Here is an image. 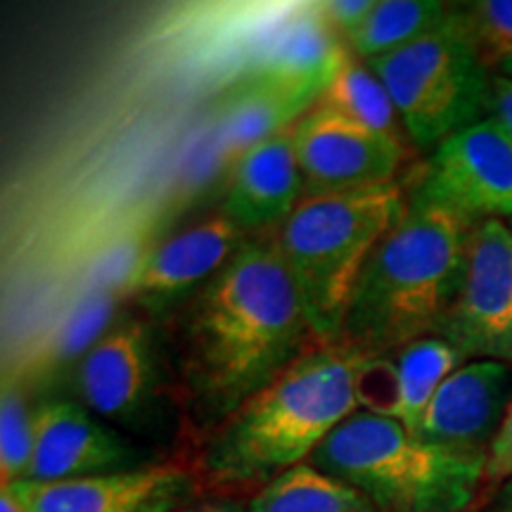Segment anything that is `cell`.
Wrapping results in <instances>:
<instances>
[{
	"label": "cell",
	"mask_w": 512,
	"mask_h": 512,
	"mask_svg": "<svg viewBox=\"0 0 512 512\" xmlns=\"http://www.w3.org/2000/svg\"><path fill=\"white\" fill-rule=\"evenodd\" d=\"M171 347L185 408L211 432L318 347L275 240H247L178 306Z\"/></svg>",
	"instance_id": "1"
},
{
	"label": "cell",
	"mask_w": 512,
	"mask_h": 512,
	"mask_svg": "<svg viewBox=\"0 0 512 512\" xmlns=\"http://www.w3.org/2000/svg\"><path fill=\"white\" fill-rule=\"evenodd\" d=\"M370 356L344 342L318 344L209 434L202 472L223 489H264L309 463L332 432L361 411L358 380Z\"/></svg>",
	"instance_id": "2"
},
{
	"label": "cell",
	"mask_w": 512,
	"mask_h": 512,
	"mask_svg": "<svg viewBox=\"0 0 512 512\" xmlns=\"http://www.w3.org/2000/svg\"><path fill=\"white\" fill-rule=\"evenodd\" d=\"M475 223L413 183L401 221L358 278L339 342L387 358L415 339L434 337L456 297Z\"/></svg>",
	"instance_id": "3"
},
{
	"label": "cell",
	"mask_w": 512,
	"mask_h": 512,
	"mask_svg": "<svg viewBox=\"0 0 512 512\" xmlns=\"http://www.w3.org/2000/svg\"><path fill=\"white\" fill-rule=\"evenodd\" d=\"M406 207L408 190L394 181L311 197L280 226L275 245L318 344L342 339L358 278Z\"/></svg>",
	"instance_id": "4"
},
{
	"label": "cell",
	"mask_w": 512,
	"mask_h": 512,
	"mask_svg": "<svg viewBox=\"0 0 512 512\" xmlns=\"http://www.w3.org/2000/svg\"><path fill=\"white\" fill-rule=\"evenodd\" d=\"M311 465L361 491L377 512H465L486 484V458L420 439L389 415L356 411Z\"/></svg>",
	"instance_id": "5"
},
{
	"label": "cell",
	"mask_w": 512,
	"mask_h": 512,
	"mask_svg": "<svg viewBox=\"0 0 512 512\" xmlns=\"http://www.w3.org/2000/svg\"><path fill=\"white\" fill-rule=\"evenodd\" d=\"M368 67L392 95L406 136L418 150H437L448 136L489 114L494 76L479 57L460 8H451L437 27L370 60Z\"/></svg>",
	"instance_id": "6"
},
{
	"label": "cell",
	"mask_w": 512,
	"mask_h": 512,
	"mask_svg": "<svg viewBox=\"0 0 512 512\" xmlns=\"http://www.w3.org/2000/svg\"><path fill=\"white\" fill-rule=\"evenodd\" d=\"M434 337L465 361L512 366V228L505 221L475 223L456 297Z\"/></svg>",
	"instance_id": "7"
},
{
	"label": "cell",
	"mask_w": 512,
	"mask_h": 512,
	"mask_svg": "<svg viewBox=\"0 0 512 512\" xmlns=\"http://www.w3.org/2000/svg\"><path fill=\"white\" fill-rule=\"evenodd\" d=\"M292 140L304 200L394 183L408 157L403 140L368 131L320 105L292 126Z\"/></svg>",
	"instance_id": "8"
},
{
	"label": "cell",
	"mask_w": 512,
	"mask_h": 512,
	"mask_svg": "<svg viewBox=\"0 0 512 512\" xmlns=\"http://www.w3.org/2000/svg\"><path fill=\"white\" fill-rule=\"evenodd\" d=\"M415 183L475 221H512V133L494 117L453 133Z\"/></svg>",
	"instance_id": "9"
},
{
	"label": "cell",
	"mask_w": 512,
	"mask_h": 512,
	"mask_svg": "<svg viewBox=\"0 0 512 512\" xmlns=\"http://www.w3.org/2000/svg\"><path fill=\"white\" fill-rule=\"evenodd\" d=\"M159 354L155 332L145 320L114 325L76 366V389L98 418L119 425H143L159 396Z\"/></svg>",
	"instance_id": "10"
},
{
	"label": "cell",
	"mask_w": 512,
	"mask_h": 512,
	"mask_svg": "<svg viewBox=\"0 0 512 512\" xmlns=\"http://www.w3.org/2000/svg\"><path fill=\"white\" fill-rule=\"evenodd\" d=\"M190 472L171 465H143L62 482L5 486L24 512H176L192 494Z\"/></svg>",
	"instance_id": "11"
},
{
	"label": "cell",
	"mask_w": 512,
	"mask_h": 512,
	"mask_svg": "<svg viewBox=\"0 0 512 512\" xmlns=\"http://www.w3.org/2000/svg\"><path fill=\"white\" fill-rule=\"evenodd\" d=\"M138 463L136 448L91 408L72 399L36 403L34 456L24 479L62 482L143 467Z\"/></svg>",
	"instance_id": "12"
},
{
	"label": "cell",
	"mask_w": 512,
	"mask_h": 512,
	"mask_svg": "<svg viewBox=\"0 0 512 512\" xmlns=\"http://www.w3.org/2000/svg\"><path fill=\"white\" fill-rule=\"evenodd\" d=\"M245 242V233L223 214L192 223L174 238L155 245L121 297L131 299L150 316L176 311L207 285Z\"/></svg>",
	"instance_id": "13"
},
{
	"label": "cell",
	"mask_w": 512,
	"mask_h": 512,
	"mask_svg": "<svg viewBox=\"0 0 512 512\" xmlns=\"http://www.w3.org/2000/svg\"><path fill=\"white\" fill-rule=\"evenodd\" d=\"M512 403V366L467 361L437 389L415 434L463 456H484Z\"/></svg>",
	"instance_id": "14"
},
{
	"label": "cell",
	"mask_w": 512,
	"mask_h": 512,
	"mask_svg": "<svg viewBox=\"0 0 512 512\" xmlns=\"http://www.w3.org/2000/svg\"><path fill=\"white\" fill-rule=\"evenodd\" d=\"M304 202V178L292 128L249 147L230 166L221 214L249 235L283 223Z\"/></svg>",
	"instance_id": "15"
},
{
	"label": "cell",
	"mask_w": 512,
	"mask_h": 512,
	"mask_svg": "<svg viewBox=\"0 0 512 512\" xmlns=\"http://www.w3.org/2000/svg\"><path fill=\"white\" fill-rule=\"evenodd\" d=\"M318 98L278 81L247 76L216 107L221 145L233 157L268 138L290 131Z\"/></svg>",
	"instance_id": "16"
},
{
	"label": "cell",
	"mask_w": 512,
	"mask_h": 512,
	"mask_svg": "<svg viewBox=\"0 0 512 512\" xmlns=\"http://www.w3.org/2000/svg\"><path fill=\"white\" fill-rule=\"evenodd\" d=\"M247 512H377V508L354 486L302 463L256 491Z\"/></svg>",
	"instance_id": "17"
},
{
	"label": "cell",
	"mask_w": 512,
	"mask_h": 512,
	"mask_svg": "<svg viewBox=\"0 0 512 512\" xmlns=\"http://www.w3.org/2000/svg\"><path fill=\"white\" fill-rule=\"evenodd\" d=\"M396 373V418L415 432L422 415L451 373L467 363L458 349L439 337H422L387 356Z\"/></svg>",
	"instance_id": "18"
},
{
	"label": "cell",
	"mask_w": 512,
	"mask_h": 512,
	"mask_svg": "<svg viewBox=\"0 0 512 512\" xmlns=\"http://www.w3.org/2000/svg\"><path fill=\"white\" fill-rule=\"evenodd\" d=\"M114 302L117 294H83L81 302L64 313L27 356V380L53 375L72 361L81 363L83 356L107 335Z\"/></svg>",
	"instance_id": "19"
},
{
	"label": "cell",
	"mask_w": 512,
	"mask_h": 512,
	"mask_svg": "<svg viewBox=\"0 0 512 512\" xmlns=\"http://www.w3.org/2000/svg\"><path fill=\"white\" fill-rule=\"evenodd\" d=\"M316 105L342 114L344 119L380 136L403 140V143L408 138L392 95L387 93L380 76L368 67V62L358 60L351 53L332 76Z\"/></svg>",
	"instance_id": "20"
},
{
	"label": "cell",
	"mask_w": 512,
	"mask_h": 512,
	"mask_svg": "<svg viewBox=\"0 0 512 512\" xmlns=\"http://www.w3.org/2000/svg\"><path fill=\"white\" fill-rule=\"evenodd\" d=\"M152 219H133L95 242L76 268V285L83 294H124L145 256L155 249Z\"/></svg>",
	"instance_id": "21"
},
{
	"label": "cell",
	"mask_w": 512,
	"mask_h": 512,
	"mask_svg": "<svg viewBox=\"0 0 512 512\" xmlns=\"http://www.w3.org/2000/svg\"><path fill=\"white\" fill-rule=\"evenodd\" d=\"M448 10L434 0H377L366 24L347 41L349 53L363 62L394 53L437 27Z\"/></svg>",
	"instance_id": "22"
},
{
	"label": "cell",
	"mask_w": 512,
	"mask_h": 512,
	"mask_svg": "<svg viewBox=\"0 0 512 512\" xmlns=\"http://www.w3.org/2000/svg\"><path fill=\"white\" fill-rule=\"evenodd\" d=\"M34 415L27 389L17 380L3 382L0 399V479L5 486L27 477L34 456Z\"/></svg>",
	"instance_id": "23"
},
{
	"label": "cell",
	"mask_w": 512,
	"mask_h": 512,
	"mask_svg": "<svg viewBox=\"0 0 512 512\" xmlns=\"http://www.w3.org/2000/svg\"><path fill=\"white\" fill-rule=\"evenodd\" d=\"M467 31L486 67H501L512 57V0H477L460 5Z\"/></svg>",
	"instance_id": "24"
},
{
	"label": "cell",
	"mask_w": 512,
	"mask_h": 512,
	"mask_svg": "<svg viewBox=\"0 0 512 512\" xmlns=\"http://www.w3.org/2000/svg\"><path fill=\"white\" fill-rule=\"evenodd\" d=\"M375 3L377 0H328V3H318V10L328 27L347 43L366 24L370 12L375 10Z\"/></svg>",
	"instance_id": "25"
},
{
	"label": "cell",
	"mask_w": 512,
	"mask_h": 512,
	"mask_svg": "<svg viewBox=\"0 0 512 512\" xmlns=\"http://www.w3.org/2000/svg\"><path fill=\"white\" fill-rule=\"evenodd\" d=\"M508 479H512V403L486 453V484H505Z\"/></svg>",
	"instance_id": "26"
},
{
	"label": "cell",
	"mask_w": 512,
	"mask_h": 512,
	"mask_svg": "<svg viewBox=\"0 0 512 512\" xmlns=\"http://www.w3.org/2000/svg\"><path fill=\"white\" fill-rule=\"evenodd\" d=\"M489 117H494L505 131L512 133V79L498 74L491 81Z\"/></svg>",
	"instance_id": "27"
},
{
	"label": "cell",
	"mask_w": 512,
	"mask_h": 512,
	"mask_svg": "<svg viewBox=\"0 0 512 512\" xmlns=\"http://www.w3.org/2000/svg\"><path fill=\"white\" fill-rule=\"evenodd\" d=\"M176 512H247V508L238 501H226V498H216V501H202L185 505Z\"/></svg>",
	"instance_id": "28"
},
{
	"label": "cell",
	"mask_w": 512,
	"mask_h": 512,
	"mask_svg": "<svg viewBox=\"0 0 512 512\" xmlns=\"http://www.w3.org/2000/svg\"><path fill=\"white\" fill-rule=\"evenodd\" d=\"M496 512H512V479L503 484L496 498Z\"/></svg>",
	"instance_id": "29"
},
{
	"label": "cell",
	"mask_w": 512,
	"mask_h": 512,
	"mask_svg": "<svg viewBox=\"0 0 512 512\" xmlns=\"http://www.w3.org/2000/svg\"><path fill=\"white\" fill-rule=\"evenodd\" d=\"M0 512H24V510L12 501L8 491H0Z\"/></svg>",
	"instance_id": "30"
},
{
	"label": "cell",
	"mask_w": 512,
	"mask_h": 512,
	"mask_svg": "<svg viewBox=\"0 0 512 512\" xmlns=\"http://www.w3.org/2000/svg\"><path fill=\"white\" fill-rule=\"evenodd\" d=\"M498 69H501L503 76H508V79H512V57H510V60H505Z\"/></svg>",
	"instance_id": "31"
},
{
	"label": "cell",
	"mask_w": 512,
	"mask_h": 512,
	"mask_svg": "<svg viewBox=\"0 0 512 512\" xmlns=\"http://www.w3.org/2000/svg\"><path fill=\"white\" fill-rule=\"evenodd\" d=\"M508 226H510V228H512V221H508Z\"/></svg>",
	"instance_id": "32"
}]
</instances>
